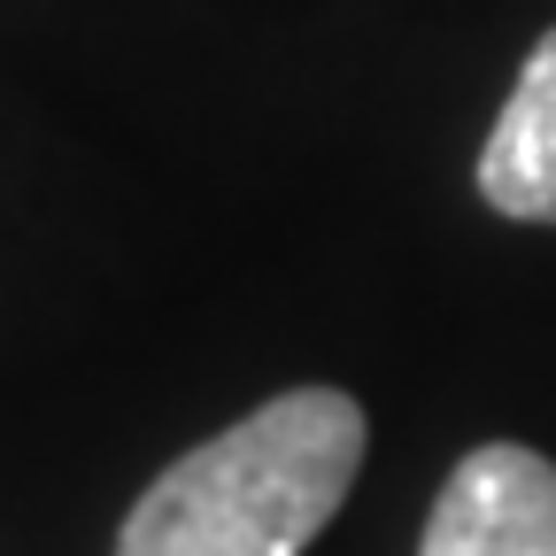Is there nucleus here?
Wrapping results in <instances>:
<instances>
[{"instance_id": "1", "label": "nucleus", "mask_w": 556, "mask_h": 556, "mask_svg": "<svg viewBox=\"0 0 556 556\" xmlns=\"http://www.w3.org/2000/svg\"><path fill=\"white\" fill-rule=\"evenodd\" d=\"M364 464V402L294 387L186 448L131 503L116 556H302Z\"/></svg>"}, {"instance_id": "3", "label": "nucleus", "mask_w": 556, "mask_h": 556, "mask_svg": "<svg viewBox=\"0 0 556 556\" xmlns=\"http://www.w3.org/2000/svg\"><path fill=\"white\" fill-rule=\"evenodd\" d=\"M479 193L518 225H556V31L526 54L495 131H486Z\"/></svg>"}, {"instance_id": "2", "label": "nucleus", "mask_w": 556, "mask_h": 556, "mask_svg": "<svg viewBox=\"0 0 556 556\" xmlns=\"http://www.w3.org/2000/svg\"><path fill=\"white\" fill-rule=\"evenodd\" d=\"M417 556H556V464L518 441L471 448L448 471Z\"/></svg>"}]
</instances>
